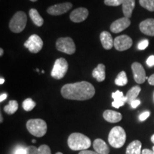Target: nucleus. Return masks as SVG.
<instances>
[{"instance_id":"obj_1","label":"nucleus","mask_w":154,"mask_h":154,"mask_svg":"<svg viewBox=\"0 0 154 154\" xmlns=\"http://www.w3.org/2000/svg\"><path fill=\"white\" fill-rule=\"evenodd\" d=\"M61 93L66 99L85 101L93 97L95 94V88L91 83L80 82L65 84L61 88Z\"/></svg>"},{"instance_id":"obj_2","label":"nucleus","mask_w":154,"mask_h":154,"mask_svg":"<svg viewBox=\"0 0 154 154\" xmlns=\"http://www.w3.org/2000/svg\"><path fill=\"white\" fill-rule=\"evenodd\" d=\"M91 145L90 138L80 133H73L69 136L68 146L73 151L87 150Z\"/></svg>"},{"instance_id":"obj_3","label":"nucleus","mask_w":154,"mask_h":154,"mask_svg":"<svg viewBox=\"0 0 154 154\" xmlns=\"http://www.w3.org/2000/svg\"><path fill=\"white\" fill-rule=\"evenodd\" d=\"M109 143L115 149H120L124 145L126 140V134L124 128L121 126H115L109 134Z\"/></svg>"},{"instance_id":"obj_4","label":"nucleus","mask_w":154,"mask_h":154,"mask_svg":"<svg viewBox=\"0 0 154 154\" xmlns=\"http://www.w3.org/2000/svg\"><path fill=\"white\" fill-rule=\"evenodd\" d=\"M26 128L33 136L42 137L47 134V125L43 119H30L26 123Z\"/></svg>"},{"instance_id":"obj_5","label":"nucleus","mask_w":154,"mask_h":154,"mask_svg":"<svg viewBox=\"0 0 154 154\" xmlns=\"http://www.w3.org/2000/svg\"><path fill=\"white\" fill-rule=\"evenodd\" d=\"M27 22V17L24 11H17L9 22V29L14 33H20L24 29Z\"/></svg>"},{"instance_id":"obj_6","label":"nucleus","mask_w":154,"mask_h":154,"mask_svg":"<svg viewBox=\"0 0 154 154\" xmlns=\"http://www.w3.org/2000/svg\"><path fill=\"white\" fill-rule=\"evenodd\" d=\"M56 47L61 52L72 55L76 51L74 42L70 37H61L56 42Z\"/></svg>"},{"instance_id":"obj_7","label":"nucleus","mask_w":154,"mask_h":154,"mask_svg":"<svg viewBox=\"0 0 154 154\" xmlns=\"http://www.w3.org/2000/svg\"><path fill=\"white\" fill-rule=\"evenodd\" d=\"M68 63L63 58H59L56 60L51 70V76L55 79H61L68 71Z\"/></svg>"},{"instance_id":"obj_8","label":"nucleus","mask_w":154,"mask_h":154,"mask_svg":"<svg viewBox=\"0 0 154 154\" xmlns=\"http://www.w3.org/2000/svg\"><path fill=\"white\" fill-rule=\"evenodd\" d=\"M43 41L37 34L31 35L24 43V47L27 48L29 51L33 54L39 52L43 47Z\"/></svg>"},{"instance_id":"obj_9","label":"nucleus","mask_w":154,"mask_h":154,"mask_svg":"<svg viewBox=\"0 0 154 154\" xmlns=\"http://www.w3.org/2000/svg\"><path fill=\"white\" fill-rule=\"evenodd\" d=\"M133 44V41L130 36L127 35H121L117 36L113 40V46L118 51H123L130 49Z\"/></svg>"},{"instance_id":"obj_10","label":"nucleus","mask_w":154,"mask_h":154,"mask_svg":"<svg viewBox=\"0 0 154 154\" xmlns=\"http://www.w3.org/2000/svg\"><path fill=\"white\" fill-rule=\"evenodd\" d=\"M131 69L135 82L137 84H143L148 78L146 75L145 69L138 62H134L132 63Z\"/></svg>"},{"instance_id":"obj_11","label":"nucleus","mask_w":154,"mask_h":154,"mask_svg":"<svg viewBox=\"0 0 154 154\" xmlns=\"http://www.w3.org/2000/svg\"><path fill=\"white\" fill-rule=\"evenodd\" d=\"M72 4L70 2H64L49 7L47 9V13L50 15L54 16H59L68 11L69 9H72Z\"/></svg>"},{"instance_id":"obj_12","label":"nucleus","mask_w":154,"mask_h":154,"mask_svg":"<svg viewBox=\"0 0 154 154\" xmlns=\"http://www.w3.org/2000/svg\"><path fill=\"white\" fill-rule=\"evenodd\" d=\"M130 24V19L124 17L114 21L111 25L110 29L113 33H119L128 28Z\"/></svg>"},{"instance_id":"obj_13","label":"nucleus","mask_w":154,"mask_h":154,"mask_svg":"<svg viewBox=\"0 0 154 154\" xmlns=\"http://www.w3.org/2000/svg\"><path fill=\"white\" fill-rule=\"evenodd\" d=\"M88 16V11L84 7H79L74 9L70 14L71 21L74 23H80L85 21Z\"/></svg>"},{"instance_id":"obj_14","label":"nucleus","mask_w":154,"mask_h":154,"mask_svg":"<svg viewBox=\"0 0 154 154\" xmlns=\"http://www.w3.org/2000/svg\"><path fill=\"white\" fill-rule=\"evenodd\" d=\"M139 29L146 35L154 36V19H147L140 22Z\"/></svg>"},{"instance_id":"obj_15","label":"nucleus","mask_w":154,"mask_h":154,"mask_svg":"<svg viewBox=\"0 0 154 154\" xmlns=\"http://www.w3.org/2000/svg\"><path fill=\"white\" fill-rule=\"evenodd\" d=\"M111 95H112V98L113 99L112 106L116 109H119L121 106H123L125 104V103H126V96L124 95L123 92L116 91L112 93Z\"/></svg>"},{"instance_id":"obj_16","label":"nucleus","mask_w":154,"mask_h":154,"mask_svg":"<svg viewBox=\"0 0 154 154\" xmlns=\"http://www.w3.org/2000/svg\"><path fill=\"white\" fill-rule=\"evenodd\" d=\"M100 39H101L102 46L105 49H111L113 46V40L112 36L109 32L106 31L101 32V34H100Z\"/></svg>"},{"instance_id":"obj_17","label":"nucleus","mask_w":154,"mask_h":154,"mask_svg":"<svg viewBox=\"0 0 154 154\" xmlns=\"http://www.w3.org/2000/svg\"><path fill=\"white\" fill-rule=\"evenodd\" d=\"M94 149L96 152L99 154H109L110 152L109 148L108 147L107 144L104 140L101 138H97L94 141L93 143Z\"/></svg>"},{"instance_id":"obj_18","label":"nucleus","mask_w":154,"mask_h":154,"mask_svg":"<svg viewBox=\"0 0 154 154\" xmlns=\"http://www.w3.org/2000/svg\"><path fill=\"white\" fill-rule=\"evenodd\" d=\"M103 119L109 123H117L122 119V115L120 113L112 110L105 111L103 113Z\"/></svg>"},{"instance_id":"obj_19","label":"nucleus","mask_w":154,"mask_h":154,"mask_svg":"<svg viewBox=\"0 0 154 154\" xmlns=\"http://www.w3.org/2000/svg\"><path fill=\"white\" fill-rule=\"evenodd\" d=\"M135 0H123L122 9L125 17L130 19L132 16V12L135 8Z\"/></svg>"},{"instance_id":"obj_20","label":"nucleus","mask_w":154,"mask_h":154,"mask_svg":"<svg viewBox=\"0 0 154 154\" xmlns=\"http://www.w3.org/2000/svg\"><path fill=\"white\" fill-rule=\"evenodd\" d=\"M106 67L103 63H99L92 72V76L96 81L99 82H101L105 80L106 79Z\"/></svg>"},{"instance_id":"obj_21","label":"nucleus","mask_w":154,"mask_h":154,"mask_svg":"<svg viewBox=\"0 0 154 154\" xmlns=\"http://www.w3.org/2000/svg\"><path fill=\"white\" fill-rule=\"evenodd\" d=\"M141 142L136 140L132 141L126 149V154H142Z\"/></svg>"},{"instance_id":"obj_22","label":"nucleus","mask_w":154,"mask_h":154,"mask_svg":"<svg viewBox=\"0 0 154 154\" xmlns=\"http://www.w3.org/2000/svg\"><path fill=\"white\" fill-rule=\"evenodd\" d=\"M141 91V88L139 86H135L134 87H132L131 89L127 92L126 95V103H129L131 104V103L133 101L136 99V98L138 97V94Z\"/></svg>"},{"instance_id":"obj_23","label":"nucleus","mask_w":154,"mask_h":154,"mask_svg":"<svg viewBox=\"0 0 154 154\" xmlns=\"http://www.w3.org/2000/svg\"><path fill=\"white\" fill-rule=\"evenodd\" d=\"M29 17L34 24L37 26H42L44 24V19L35 9H31L29 10Z\"/></svg>"},{"instance_id":"obj_24","label":"nucleus","mask_w":154,"mask_h":154,"mask_svg":"<svg viewBox=\"0 0 154 154\" xmlns=\"http://www.w3.org/2000/svg\"><path fill=\"white\" fill-rule=\"evenodd\" d=\"M19 108L18 102L15 100H11L9 102V103L7 106H5L4 108V111H5L7 114L11 115L17 111Z\"/></svg>"},{"instance_id":"obj_25","label":"nucleus","mask_w":154,"mask_h":154,"mask_svg":"<svg viewBox=\"0 0 154 154\" xmlns=\"http://www.w3.org/2000/svg\"><path fill=\"white\" fill-rule=\"evenodd\" d=\"M128 83V79H127V76L126 72L122 71L118 74L116 78L115 79V84L117 86H123L126 85Z\"/></svg>"},{"instance_id":"obj_26","label":"nucleus","mask_w":154,"mask_h":154,"mask_svg":"<svg viewBox=\"0 0 154 154\" xmlns=\"http://www.w3.org/2000/svg\"><path fill=\"white\" fill-rule=\"evenodd\" d=\"M22 106L26 111H31L36 106V103L32 99L28 98L23 101Z\"/></svg>"},{"instance_id":"obj_27","label":"nucleus","mask_w":154,"mask_h":154,"mask_svg":"<svg viewBox=\"0 0 154 154\" xmlns=\"http://www.w3.org/2000/svg\"><path fill=\"white\" fill-rule=\"evenodd\" d=\"M140 6L150 11H154V0H139Z\"/></svg>"},{"instance_id":"obj_28","label":"nucleus","mask_w":154,"mask_h":154,"mask_svg":"<svg viewBox=\"0 0 154 154\" xmlns=\"http://www.w3.org/2000/svg\"><path fill=\"white\" fill-rule=\"evenodd\" d=\"M38 154H51V149L47 145H42L38 148Z\"/></svg>"},{"instance_id":"obj_29","label":"nucleus","mask_w":154,"mask_h":154,"mask_svg":"<svg viewBox=\"0 0 154 154\" xmlns=\"http://www.w3.org/2000/svg\"><path fill=\"white\" fill-rule=\"evenodd\" d=\"M123 0H104V4L107 6L117 7L122 5Z\"/></svg>"},{"instance_id":"obj_30","label":"nucleus","mask_w":154,"mask_h":154,"mask_svg":"<svg viewBox=\"0 0 154 154\" xmlns=\"http://www.w3.org/2000/svg\"><path fill=\"white\" fill-rule=\"evenodd\" d=\"M26 149V154H38V149L35 146H28Z\"/></svg>"},{"instance_id":"obj_31","label":"nucleus","mask_w":154,"mask_h":154,"mask_svg":"<svg viewBox=\"0 0 154 154\" xmlns=\"http://www.w3.org/2000/svg\"><path fill=\"white\" fill-rule=\"evenodd\" d=\"M149 46V41L147 39H143L139 42L138 45V48L139 50H144Z\"/></svg>"},{"instance_id":"obj_32","label":"nucleus","mask_w":154,"mask_h":154,"mask_svg":"<svg viewBox=\"0 0 154 154\" xmlns=\"http://www.w3.org/2000/svg\"><path fill=\"white\" fill-rule=\"evenodd\" d=\"M150 116V112L149 111H144L143 113H142L139 116V120L141 121H143L147 119Z\"/></svg>"},{"instance_id":"obj_33","label":"nucleus","mask_w":154,"mask_h":154,"mask_svg":"<svg viewBox=\"0 0 154 154\" xmlns=\"http://www.w3.org/2000/svg\"><path fill=\"white\" fill-rule=\"evenodd\" d=\"M146 64L150 67L154 66V55L150 56V57L148 58V59L146 60Z\"/></svg>"},{"instance_id":"obj_34","label":"nucleus","mask_w":154,"mask_h":154,"mask_svg":"<svg viewBox=\"0 0 154 154\" xmlns=\"http://www.w3.org/2000/svg\"><path fill=\"white\" fill-rule=\"evenodd\" d=\"M14 154H26V149L22 147L17 148L14 151Z\"/></svg>"},{"instance_id":"obj_35","label":"nucleus","mask_w":154,"mask_h":154,"mask_svg":"<svg viewBox=\"0 0 154 154\" xmlns=\"http://www.w3.org/2000/svg\"><path fill=\"white\" fill-rule=\"evenodd\" d=\"M140 104V101L138 99H136L134 100V101H133L131 103V107L133 109H136V108H137L138 106Z\"/></svg>"},{"instance_id":"obj_36","label":"nucleus","mask_w":154,"mask_h":154,"mask_svg":"<svg viewBox=\"0 0 154 154\" xmlns=\"http://www.w3.org/2000/svg\"><path fill=\"white\" fill-rule=\"evenodd\" d=\"M79 154H99L97 152L89 151V150H84V151H81Z\"/></svg>"},{"instance_id":"obj_37","label":"nucleus","mask_w":154,"mask_h":154,"mask_svg":"<svg viewBox=\"0 0 154 154\" xmlns=\"http://www.w3.org/2000/svg\"><path fill=\"white\" fill-rule=\"evenodd\" d=\"M148 82H149V84L150 85L154 86V74H152L151 76L148 79Z\"/></svg>"},{"instance_id":"obj_38","label":"nucleus","mask_w":154,"mask_h":154,"mask_svg":"<svg viewBox=\"0 0 154 154\" xmlns=\"http://www.w3.org/2000/svg\"><path fill=\"white\" fill-rule=\"evenodd\" d=\"M142 154H154V151L153 150H150V149H143L142 151Z\"/></svg>"},{"instance_id":"obj_39","label":"nucleus","mask_w":154,"mask_h":154,"mask_svg":"<svg viewBox=\"0 0 154 154\" xmlns=\"http://www.w3.org/2000/svg\"><path fill=\"white\" fill-rule=\"evenodd\" d=\"M7 94H2L1 96H0V101L2 102L3 101H5V100L7 99Z\"/></svg>"},{"instance_id":"obj_40","label":"nucleus","mask_w":154,"mask_h":154,"mask_svg":"<svg viewBox=\"0 0 154 154\" xmlns=\"http://www.w3.org/2000/svg\"><path fill=\"white\" fill-rule=\"evenodd\" d=\"M4 83H5V79H4L2 77H1V79H0V84H3Z\"/></svg>"},{"instance_id":"obj_41","label":"nucleus","mask_w":154,"mask_h":154,"mask_svg":"<svg viewBox=\"0 0 154 154\" xmlns=\"http://www.w3.org/2000/svg\"><path fill=\"white\" fill-rule=\"evenodd\" d=\"M3 54H4L3 49H2V48H1V49H0V56H1V57H2V56L3 55Z\"/></svg>"},{"instance_id":"obj_42","label":"nucleus","mask_w":154,"mask_h":154,"mask_svg":"<svg viewBox=\"0 0 154 154\" xmlns=\"http://www.w3.org/2000/svg\"><path fill=\"white\" fill-rule=\"evenodd\" d=\"M151 142L153 143H154V134L153 135V136H151Z\"/></svg>"},{"instance_id":"obj_43","label":"nucleus","mask_w":154,"mask_h":154,"mask_svg":"<svg viewBox=\"0 0 154 154\" xmlns=\"http://www.w3.org/2000/svg\"><path fill=\"white\" fill-rule=\"evenodd\" d=\"M0 117H1V120H0V122L2 123V121H3V118H2V113H1V114H0Z\"/></svg>"},{"instance_id":"obj_44","label":"nucleus","mask_w":154,"mask_h":154,"mask_svg":"<svg viewBox=\"0 0 154 154\" xmlns=\"http://www.w3.org/2000/svg\"><path fill=\"white\" fill-rule=\"evenodd\" d=\"M31 2H35L37 1V0H30Z\"/></svg>"},{"instance_id":"obj_45","label":"nucleus","mask_w":154,"mask_h":154,"mask_svg":"<svg viewBox=\"0 0 154 154\" xmlns=\"http://www.w3.org/2000/svg\"><path fill=\"white\" fill-rule=\"evenodd\" d=\"M32 142H33V143H36V140L33 139V140H32Z\"/></svg>"},{"instance_id":"obj_46","label":"nucleus","mask_w":154,"mask_h":154,"mask_svg":"<svg viewBox=\"0 0 154 154\" xmlns=\"http://www.w3.org/2000/svg\"><path fill=\"white\" fill-rule=\"evenodd\" d=\"M56 154H63V153H61V152H58V153H57Z\"/></svg>"},{"instance_id":"obj_47","label":"nucleus","mask_w":154,"mask_h":154,"mask_svg":"<svg viewBox=\"0 0 154 154\" xmlns=\"http://www.w3.org/2000/svg\"><path fill=\"white\" fill-rule=\"evenodd\" d=\"M153 102H154V92H153Z\"/></svg>"},{"instance_id":"obj_48","label":"nucleus","mask_w":154,"mask_h":154,"mask_svg":"<svg viewBox=\"0 0 154 154\" xmlns=\"http://www.w3.org/2000/svg\"><path fill=\"white\" fill-rule=\"evenodd\" d=\"M152 150H153V151H154V146H153V149H152Z\"/></svg>"}]
</instances>
